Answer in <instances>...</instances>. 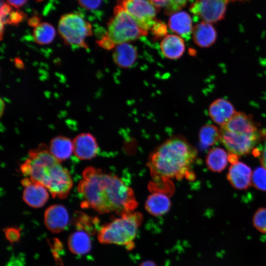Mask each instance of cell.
<instances>
[{
  "label": "cell",
  "instance_id": "cell-14",
  "mask_svg": "<svg viewBox=\"0 0 266 266\" xmlns=\"http://www.w3.org/2000/svg\"><path fill=\"white\" fill-rule=\"evenodd\" d=\"M236 113L233 104L224 99L214 100L209 106V115L216 124L221 126L228 122Z\"/></svg>",
  "mask_w": 266,
  "mask_h": 266
},
{
  "label": "cell",
  "instance_id": "cell-16",
  "mask_svg": "<svg viewBox=\"0 0 266 266\" xmlns=\"http://www.w3.org/2000/svg\"><path fill=\"white\" fill-rule=\"evenodd\" d=\"M192 37L196 45L200 47L207 48L216 41L217 32L211 23L202 21L193 27Z\"/></svg>",
  "mask_w": 266,
  "mask_h": 266
},
{
  "label": "cell",
  "instance_id": "cell-7",
  "mask_svg": "<svg viewBox=\"0 0 266 266\" xmlns=\"http://www.w3.org/2000/svg\"><path fill=\"white\" fill-rule=\"evenodd\" d=\"M58 31L67 45L87 48L86 38L93 34L91 24L78 13L62 15L59 21Z\"/></svg>",
  "mask_w": 266,
  "mask_h": 266
},
{
  "label": "cell",
  "instance_id": "cell-37",
  "mask_svg": "<svg viewBox=\"0 0 266 266\" xmlns=\"http://www.w3.org/2000/svg\"><path fill=\"white\" fill-rule=\"evenodd\" d=\"M28 0H6L7 3L11 6L19 8L24 5Z\"/></svg>",
  "mask_w": 266,
  "mask_h": 266
},
{
  "label": "cell",
  "instance_id": "cell-34",
  "mask_svg": "<svg viewBox=\"0 0 266 266\" xmlns=\"http://www.w3.org/2000/svg\"><path fill=\"white\" fill-rule=\"evenodd\" d=\"M98 43L99 45L105 49H112L116 46L107 34L99 39Z\"/></svg>",
  "mask_w": 266,
  "mask_h": 266
},
{
  "label": "cell",
  "instance_id": "cell-32",
  "mask_svg": "<svg viewBox=\"0 0 266 266\" xmlns=\"http://www.w3.org/2000/svg\"><path fill=\"white\" fill-rule=\"evenodd\" d=\"M79 5L86 10H92L99 8L102 0H77Z\"/></svg>",
  "mask_w": 266,
  "mask_h": 266
},
{
  "label": "cell",
  "instance_id": "cell-18",
  "mask_svg": "<svg viewBox=\"0 0 266 266\" xmlns=\"http://www.w3.org/2000/svg\"><path fill=\"white\" fill-rule=\"evenodd\" d=\"M171 206V201L166 192L155 191L150 195L145 202L146 211L154 216L166 214Z\"/></svg>",
  "mask_w": 266,
  "mask_h": 266
},
{
  "label": "cell",
  "instance_id": "cell-27",
  "mask_svg": "<svg viewBox=\"0 0 266 266\" xmlns=\"http://www.w3.org/2000/svg\"><path fill=\"white\" fill-rule=\"evenodd\" d=\"M251 183L257 189L266 191V168L258 167L256 168L252 175Z\"/></svg>",
  "mask_w": 266,
  "mask_h": 266
},
{
  "label": "cell",
  "instance_id": "cell-8",
  "mask_svg": "<svg viewBox=\"0 0 266 266\" xmlns=\"http://www.w3.org/2000/svg\"><path fill=\"white\" fill-rule=\"evenodd\" d=\"M116 5L129 13L144 30L148 31L157 19L159 10L149 0H117Z\"/></svg>",
  "mask_w": 266,
  "mask_h": 266
},
{
  "label": "cell",
  "instance_id": "cell-9",
  "mask_svg": "<svg viewBox=\"0 0 266 266\" xmlns=\"http://www.w3.org/2000/svg\"><path fill=\"white\" fill-rule=\"evenodd\" d=\"M231 0H195L189 8L190 12L203 21L214 23L222 20Z\"/></svg>",
  "mask_w": 266,
  "mask_h": 266
},
{
  "label": "cell",
  "instance_id": "cell-4",
  "mask_svg": "<svg viewBox=\"0 0 266 266\" xmlns=\"http://www.w3.org/2000/svg\"><path fill=\"white\" fill-rule=\"evenodd\" d=\"M219 130L222 144L229 153L237 156L252 152L263 133L252 117L242 112H236Z\"/></svg>",
  "mask_w": 266,
  "mask_h": 266
},
{
  "label": "cell",
  "instance_id": "cell-3",
  "mask_svg": "<svg viewBox=\"0 0 266 266\" xmlns=\"http://www.w3.org/2000/svg\"><path fill=\"white\" fill-rule=\"evenodd\" d=\"M20 170L25 177L45 187L53 198H66L72 187L70 173L45 144L29 151V157L21 165Z\"/></svg>",
  "mask_w": 266,
  "mask_h": 266
},
{
  "label": "cell",
  "instance_id": "cell-15",
  "mask_svg": "<svg viewBox=\"0 0 266 266\" xmlns=\"http://www.w3.org/2000/svg\"><path fill=\"white\" fill-rule=\"evenodd\" d=\"M168 26L171 31L182 38L188 39L192 34V19L186 11H179L170 15Z\"/></svg>",
  "mask_w": 266,
  "mask_h": 266
},
{
  "label": "cell",
  "instance_id": "cell-20",
  "mask_svg": "<svg viewBox=\"0 0 266 266\" xmlns=\"http://www.w3.org/2000/svg\"><path fill=\"white\" fill-rule=\"evenodd\" d=\"M49 149L53 156L61 162L68 159L73 152L72 141L67 137L57 136L51 140Z\"/></svg>",
  "mask_w": 266,
  "mask_h": 266
},
{
  "label": "cell",
  "instance_id": "cell-31",
  "mask_svg": "<svg viewBox=\"0 0 266 266\" xmlns=\"http://www.w3.org/2000/svg\"><path fill=\"white\" fill-rule=\"evenodd\" d=\"M4 233L6 238L12 243L17 242L20 238V230L16 227L6 228L4 230Z\"/></svg>",
  "mask_w": 266,
  "mask_h": 266
},
{
  "label": "cell",
  "instance_id": "cell-28",
  "mask_svg": "<svg viewBox=\"0 0 266 266\" xmlns=\"http://www.w3.org/2000/svg\"><path fill=\"white\" fill-rule=\"evenodd\" d=\"M252 223L257 231L266 233V207L259 208L257 210L253 215Z\"/></svg>",
  "mask_w": 266,
  "mask_h": 266
},
{
  "label": "cell",
  "instance_id": "cell-35",
  "mask_svg": "<svg viewBox=\"0 0 266 266\" xmlns=\"http://www.w3.org/2000/svg\"><path fill=\"white\" fill-rule=\"evenodd\" d=\"M12 11L11 6L7 3H3L0 9V21H4Z\"/></svg>",
  "mask_w": 266,
  "mask_h": 266
},
{
  "label": "cell",
  "instance_id": "cell-40",
  "mask_svg": "<svg viewBox=\"0 0 266 266\" xmlns=\"http://www.w3.org/2000/svg\"><path fill=\"white\" fill-rule=\"evenodd\" d=\"M139 266H158L156 264L151 260H146L140 264Z\"/></svg>",
  "mask_w": 266,
  "mask_h": 266
},
{
  "label": "cell",
  "instance_id": "cell-36",
  "mask_svg": "<svg viewBox=\"0 0 266 266\" xmlns=\"http://www.w3.org/2000/svg\"><path fill=\"white\" fill-rule=\"evenodd\" d=\"M6 266H25L24 261L19 257H13Z\"/></svg>",
  "mask_w": 266,
  "mask_h": 266
},
{
  "label": "cell",
  "instance_id": "cell-30",
  "mask_svg": "<svg viewBox=\"0 0 266 266\" xmlns=\"http://www.w3.org/2000/svg\"><path fill=\"white\" fill-rule=\"evenodd\" d=\"M25 17V14L20 10H12L6 19L0 21L3 24H8L12 25H17L22 22Z\"/></svg>",
  "mask_w": 266,
  "mask_h": 266
},
{
  "label": "cell",
  "instance_id": "cell-33",
  "mask_svg": "<svg viewBox=\"0 0 266 266\" xmlns=\"http://www.w3.org/2000/svg\"><path fill=\"white\" fill-rule=\"evenodd\" d=\"M261 140H263L262 149L258 153L260 155L261 165L266 168V132H263Z\"/></svg>",
  "mask_w": 266,
  "mask_h": 266
},
{
  "label": "cell",
  "instance_id": "cell-10",
  "mask_svg": "<svg viewBox=\"0 0 266 266\" xmlns=\"http://www.w3.org/2000/svg\"><path fill=\"white\" fill-rule=\"evenodd\" d=\"M21 184L24 187L23 199L29 206L35 208H40L47 201L48 190L43 185L27 177L22 180Z\"/></svg>",
  "mask_w": 266,
  "mask_h": 266
},
{
  "label": "cell",
  "instance_id": "cell-41",
  "mask_svg": "<svg viewBox=\"0 0 266 266\" xmlns=\"http://www.w3.org/2000/svg\"><path fill=\"white\" fill-rule=\"evenodd\" d=\"M15 66L18 67V68H22L23 67V63L22 61H21L19 59H15Z\"/></svg>",
  "mask_w": 266,
  "mask_h": 266
},
{
  "label": "cell",
  "instance_id": "cell-5",
  "mask_svg": "<svg viewBox=\"0 0 266 266\" xmlns=\"http://www.w3.org/2000/svg\"><path fill=\"white\" fill-rule=\"evenodd\" d=\"M142 220L143 216L140 212L123 213L120 217L100 228L98 240L102 244L123 245L131 250L134 247L133 240Z\"/></svg>",
  "mask_w": 266,
  "mask_h": 266
},
{
  "label": "cell",
  "instance_id": "cell-23",
  "mask_svg": "<svg viewBox=\"0 0 266 266\" xmlns=\"http://www.w3.org/2000/svg\"><path fill=\"white\" fill-rule=\"evenodd\" d=\"M73 224L77 230L90 234L99 231V220L98 218L90 216L81 211H76L73 215Z\"/></svg>",
  "mask_w": 266,
  "mask_h": 266
},
{
  "label": "cell",
  "instance_id": "cell-39",
  "mask_svg": "<svg viewBox=\"0 0 266 266\" xmlns=\"http://www.w3.org/2000/svg\"><path fill=\"white\" fill-rule=\"evenodd\" d=\"M228 160L231 164H233L238 162V156L234 154L229 153Z\"/></svg>",
  "mask_w": 266,
  "mask_h": 266
},
{
  "label": "cell",
  "instance_id": "cell-2",
  "mask_svg": "<svg viewBox=\"0 0 266 266\" xmlns=\"http://www.w3.org/2000/svg\"><path fill=\"white\" fill-rule=\"evenodd\" d=\"M197 150L184 137L172 136L156 148L149 156L147 166L153 180L166 183L171 179H193L191 167Z\"/></svg>",
  "mask_w": 266,
  "mask_h": 266
},
{
  "label": "cell",
  "instance_id": "cell-25",
  "mask_svg": "<svg viewBox=\"0 0 266 266\" xmlns=\"http://www.w3.org/2000/svg\"><path fill=\"white\" fill-rule=\"evenodd\" d=\"M199 137L201 146L207 148L216 144L220 140V130L213 125H205L200 129Z\"/></svg>",
  "mask_w": 266,
  "mask_h": 266
},
{
  "label": "cell",
  "instance_id": "cell-21",
  "mask_svg": "<svg viewBox=\"0 0 266 266\" xmlns=\"http://www.w3.org/2000/svg\"><path fill=\"white\" fill-rule=\"evenodd\" d=\"M68 246L69 250L74 254L82 255L87 254L92 247L90 234L86 232L77 230L69 236Z\"/></svg>",
  "mask_w": 266,
  "mask_h": 266
},
{
  "label": "cell",
  "instance_id": "cell-38",
  "mask_svg": "<svg viewBox=\"0 0 266 266\" xmlns=\"http://www.w3.org/2000/svg\"><path fill=\"white\" fill-rule=\"evenodd\" d=\"M40 23V18L36 16H33L28 20L29 25L31 27H33L34 28L38 25Z\"/></svg>",
  "mask_w": 266,
  "mask_h": 266
},
{
  "label": "cell",
  "instance_id": "cell-12",
  "mask_svg": "<svg viewBox=\"0 0 266 266\" xmlns=\"http://www.w3.org/2000/svg\"><path fill=\"white\" fill-rule=\"evenodd\" d=\"M73 152L82 160L94 158L99 152L98 144L95 137L90 133H81L72 141Z\"/></svg>",
  "mask_w": 266,
  "mask_h": 266
},
{
  "label": "cell",
  "instance_id": "cell-11",
  "mask_svg": "<svg viewBox=\"0 0 266 266\" xmlns=\"http://www.w3.org/2000/svg\"><path fill=\"white\" fill-rule=\"evenodd\" d=\"M69 215L66 208L61 204H53L48 207L44 214V222L50 232L59 233L67 228Z\"/></svg>",
  "mask_w": 266,
  "mask_h": 266
},
{
  "label": "cell",
  "instance_id": "cell-22",
  "mask_svg": "<svg viewBox=\"0 0 266 266\" xmlns=\"http://www.w3.org/2000/svg\"><path fill=\"white\" fill-rule=\"evenodd\" d=\"M228 157L222 148L215 147L211 149L206 157V165L212 171L220 172L223 170L228 164Z\"/></svg>",
  "mask_w": 266,
  "mask_h": 266
},
{
  "label": "cell",
  "instance_id": "cell-42",
  "mask_svg": "<svg viewBox=\"0 0 266 266\" xmlns=\"http://www.w3.org/2000/svg\"><path fill=\"white\" fill-rule=\"evenodd\" d=\"M1 102H0V113H1V115H2V113L3 112V107H2V105H4V103L2 101V100H1Z\"/></svg>",
  "mask_w": 266,
  "mask_h": 266
},
{
  "label": "cell",
  "instance_id": "cell-19",
  "mask_svg": "<svg viewBox=\"0 0 266 266\" xmlns=\"http://www.w3.org/2000/svg\"><path fill=\"white\" fill-rule=\"evenodd\" d=\"M113 61L122 68H128L133 66L137 58L136 48L130 43L116 45L112 54Z\"/></svg>",
  "mask_w": 266,
  "mask_h": 266
},
{
  "label": "cell",
  "instance_id": "cell-24",
  "mask_svg": "<svg viewBox=\"0 0 266 266\" xmlns=\"http://www.w3.org/2000/svg\"><path fill=\"white\" fill-rule=\"evenodd\" d=\"M56 30L53 25L48 22H41L33 29V36L35 42L44 45L51 43L56 36Z\"/></svg>",
  "mask_w": 266,
  "mask_h": 266
},
{
  "label": "cell",
  "instance_id": "cell-1",
  "mask_svg": "<svg viewBox=\"0 0 266 266\" xmlns=\"http://www.w3.org/2000/svg\"><path fill=\"white\" fill-rule=\"evenodd\" d=\"M77 190L81 206L101 214L115 212L121 215L133 211L138 204L133 190L121 178L92 166L83 171Z\"/></svg>",
  "mask_w": 266,
  "mask_h": 266
},
{
  "label": "cell",
  "instance_id": "cell-26",
  "mask_svg": "<svg viewBox=\"0 0 266 266\" xmlns=\"http://www.w3.org/2000/svg\"><path fill=\"white\" fill-rule=\"evenodd\" d=\"M159 10L162 9L166 15H171L184 7L190 0H149Z\"/></svg>",
  "mask_w": 266,
  "mask_h": 266
},
{
  "label": "cell",
  "instance_id": "cell-29",
  "mask_svg": "<svg viewBox=\"0 0 266 266\" xmlns=\"http://www.w3.org/2000/svg\"><path fill=\"white\" fill-rule=\"evenodd\" d=\"M150 30L153 37L157 39L165 37L167 33V29L166 25L159 20H156Z\"/></svg>",
  "mask_w": 266,
  "mask_h": 266
},
{
  "label": "cell",
  "instance_id": "cell-13",
  "mask_svg": "<svg viewBox=\"0 0 266 266\" xmlns=\"http://www.w3.org/2000/svg\"><path fill=\"white\" fill-rule=\"evenodd\" d=\"M252 175L251 169L248 166L242 162H237L230 166L227 178L234 188L244 190L250 186Z\"/></svg>",
  "mask_w": 266,
  "mask_h": 266
},
{
  "label": "cell",
  "instance_id": "cell-17",
  "mask_svg": "<svg viewBox=\"0 0 266 266\" xmlns=\"http://www.w3.org/2000/svg\"><path fill=\"white\" fill-rule=\"evenodd\" d=\"M163 55L166 58L175 60L180 58L185 50L184 39L176 34H167L160 45Z\"/></svg>",
  "mask_w": 266,
  "mask_h": 266
},
{
  "label": "cell",
  "instance_id": "cell-6",
  "mask_svg": "<svg viewBox=\"0 0 266 266\" xmlns=\"http://www.w3.org/2000/svg\"><path fill=\"white\" fill-rule=\"evenodd\" d=\"M107 28L106 34L115 45L135 40L148 33L133 18L116 5Z\"/></svg>",
  "mask_w": 266,
  "mask_h": 266
}]
</instances>
